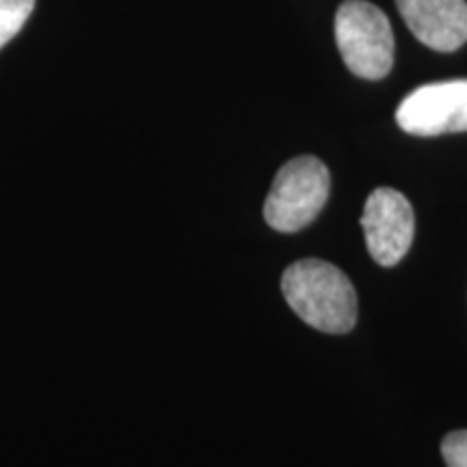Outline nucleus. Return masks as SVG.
<instances>
[{"mask_svg": "<svg viewBox=\"0 0 467 467\" xmlns=\"http://www.w3.org/2000/svg\"><path fill=\"white\" fill-rule=\"evenodd\" d=\"M35 9V0H0V48L9 44Z\"/></svg>", "mask_w": 467, "mask_h": 467, "instance_id": "obj_7", "label": "nucleus"}, {"mask_svg": "<svg viewBox=\"0 0 467 467\" xmlns=\"http://www.w3.org/2000/svg\"><path fill=\"white\" fill-rule=\"evenodd\" d=\"M396 121L402 130L416 137L467 132V78L413 89L396 109Z\"/></svg>", "mask_w": 467, "mask_h": 467, "instance_id": "obj_4", "label": "nucleus"}, {"mask_svg": "<svg viewBox=\"0 0 467 467\" xmlns=\"http://www.w3.org/2000/svg\"><path fill=\"white\" fill-rule=\"evenodd\" d=\"M336 44L353 74L379 80L394 66V33L388 16L366 0H347L336 14Z\"/></svg>", "mask_w": 467, "mask_h": 467, "instance_id": "obj_3", "label": "nucleus"}, {"mask_svg": "<svg viewBox=\"0 0 467 467\" xmlns=\"http://www.w3.org/2000/svg\"><path fill=\"white\" fill-rule=\"evenodd\" d=\"M361 227L372 260L381 266H394L405 258L416 234L411 203L402 192L381 186L368 197Z\"/></svg>", "mask_w": 467, "mask_h": 467, "instance_id": "obj_5", "label": "nucleus"}, {"mask_svg": "<svg viewBox=\"0 0 467 467\" xmlns=\"http://www.w3.org/2000/svg\"><path fill=\"white\" fill-rule=\"evenodd\" d=\"M441 454L448 467H467V431H454L443 437Z\"/></svg>", "mask_w": 467, "mask_h": 467, "instance_id": "obj_8", "label": "nucleus"}, {"mask_svg": "<svg viewBox=\"0 0 467 467\" xmlns=\"http://www.w3.org/2000/svg\"><path fill=\"white\" fill-rule=\"evenodd\" d=\"M282 292L303 323L325 334H348L358 320V295L340 268L299 260L285 268Z\"/></svg>", "mask_w": 467, "mask_h": 467, "instance_id": "obj_1", "label": "nucleus"}, {"mask_svg": "<svg viewBox=\"0 0 467 467\" xmlns=\"http://www.w3.org/2000/svg\"><path fill=\"white\" fill-rule=\"evenodd\" d=\"M329 169L317 156H299L279 169L265 202L273 230L292 234L307 227L329 200Z\"/></svg>", "mask_w": 467, "mask_h": 467, "instance_id": "obj_2", "label": "nucleus"}, {"mask_svg": "<svg viewBox=\"0 0 467 467\" xmlns=\"http://www.w3.org/2000/svg\"><path fill=\"white\" fill-rule=\"evenodd\" d=\"M409 31L437 52L459 50L467 42L465 0H396Z\"/></svg>", "mask_w": 467, "mask_h": 467, "instance_id": "obj_6", "label": "nucleus"}]
</instances>
